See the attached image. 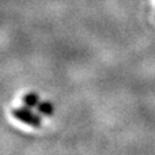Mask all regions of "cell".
<instances>
[{
	"label": "cell",
	"mask_w": 155,
	"mask_h": 155,
	"mask_svg": "<svg viewBox=\"0 0 155 155\" xmlns=\"http://www.w3.org/2000/svg\"><path fill=\"white\" fill-rule=\"evenodd\" d=\"M12 116L16 120H18V121H21V122H23L26 125H29L32 127H39L41 124H42L41 117L38 115H35L34 112H32L29 110V107L14 109L12 110Z\"/></svg>",
	"instance_id": "obj_1"
},
{
	"label": "cell",
	"mask_w": 155,
	"mask_h": 155,
	"mask_svg": "<svg viewBox=\"0 0 155 155\" xmlns=\"http://www.w3.org/2000/svg\"><path fill=\"white\" fill-rule=\"evenodd\" d=\"M22 103L25 104L26 107H34L37 106L38 104H39V98H38V95L35 93H26L22 98Z\"/></svg>",
	"instance_id": "obj_2"
},
{
	"label": "cell",
	"mask_w": 155,
	"mask_h": 155,
	"mask_svg": "<svg viewBox=\"0 0 155 155\" xmlns=\"http://www.w3.org/2000/svg\"><path fill=\"white\" fill-rule=\"evenodd\" d=\"M37 109H38V112H39L41 115H44V116H51L53 112H54V106L49 101L39 103L37 105Z\"/></svg>",
	"instance_id": "obj_3"
}]
</instances>
